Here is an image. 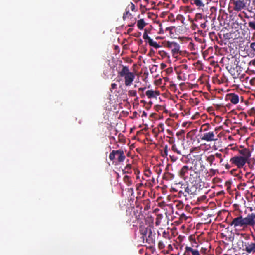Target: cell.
Segmentation results:
<instances>
[{
	"mask_svg": "<svg viewBox=\"0 0 255 255\" xmlns=\"http://www.w3.org/2000/svg\"><path fill=\"white\" fill-rule=\"evenodd\" d=\"M255 224V215H249L246 218H239L233 221L231 225H234L236 226H242L243 225H254Z\"/></svg>",
	"mask_w": 255,
	"mask_h": 255,
	"instance_id": "1",
	"label": "cell"
},
{
	"mask_svg": "<svg viewBox=\"0 0 255 255\" xmlns=\"http://www.w3.org/2000/svg\"><path fill=\"white\" fill-rule=\"evenodd\" d=\"M121 75L125 76V84L126 85L130 84L133 81L135 77L133 74L129 72L128 68L127 67L124 68L123 70L121 72Z\"/></svg>",
	"mask_w": 255,
	"mask_h": 255,
	"instance_id": "2",
	"label": "cell"
},
{
	"mask_svg": "<svg viewBox=\"0 0 255 255\" xmlns=\"http://www.w3.org/2000/svg\"><path fill=\"white\" fill-rule=\"evenodd\" d=\"M232 162L233 164H235L238 167H243L245 166L246 162H247V159L242 157H235L232 159Z\"/></svg>",
	"mask_w": 255,
	"mask_h": 255,
	"instance_id": "3",
	"label": "cell"
},
{
	"mask_svg": "<svg viewBox=\"0 0 255 255\" xmlns=\"http://www.w3.org/2000/svg\"><path fill=\"white\" fill-rule=\"evenodd\" d=\"M235 5H236L235 10L236 11L241 10L242 9H243L245 7V4H244L243 2L241 1L240 0L237 1Z\"/></svg>",
	"mask_w": 255,
	"mask_h": 255,
	"instance_id": "4",
	"label": "cell"
},
{
	"mask_svg": "<svg viewBox=\"0 0 255 255\" xmlns=\"http://www.w3.org/2000/svg\"><path fill=\"white\" fill-rule=\"evenodd\" d=\"M213 137H214V135L213 133H208L204 136V137L203 138V139L205 140L209 141V140H213Z\"/></svg>",
	"mask_w": 255,
	"mask_h": 255,
	"instance_id": "5",
	"label": "cell"
},
{
	"mask_svg": "<svg viewBox=\"0 0 255 255\" xmlns=\"http://www.w3.org/2000/svg\"><path fill=\"white\" fill-rule=\"evenodd\" d=\"M247 252L248 253H251V252L255 251V244H252L251 245L249 246L246 248Z\"/></svg>",
	"mask_w": 255,
	"mask_h": 255,
	"instance_id": "6",
	"label": "cell"
},
{
	"mask_svg": "<svg viewBox=\"0 0 255 255\" xmlns=\"http://www.w3.org/2000/svg\"><path fill=\"white\" fill-rule=\"evenodd\" d=\"M239 100V97L237 95H235L232 97V103L234 104H236L238 103Z\"/></svg>",
	"mask_w": 255,
	"mask_h": 255,
	"instance_id": "7",
	"label": "cell"
},
{
	"mask_svg": "<svg viewBox=\"0 0 255 255\" xmlns=\"http://www.w3.org/2000/svg\"><path fill=\"white\" fill-rule=\"evenodd\" d=\"M145 25V24L143 20H140L138 22V26L139 27V29H143Z\"/></svg>",
	"mask_w": 255,
	"mask_h": 255,
	"instance_id": "8",
	"label": "cell"
},
{
	"mask_svg": "<svg viewBox=\"0 0 255 255\" xmlns=\"http://www.w3.org/2000/svg\"><path fill=\"white\" fill-rule=\"evenodd\" d=\"M250 47L251 48V49L255 52V42L252 43L250 46Z\"/></svg>",
	"mask_w": 255,
	"mask_h": 255,
	"instance_id": "9",
	"label": "cell"
}]
</instances>
